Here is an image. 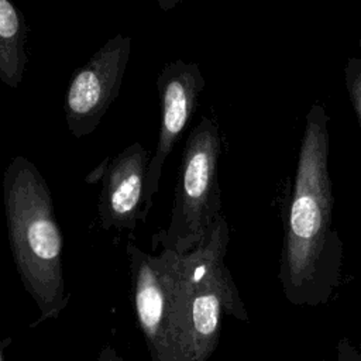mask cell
Listing matches in <instances>:
<instances>
[{"label": "cell", "instance_id": "1", "mask_svg": "<svg viewBox=\"0 0 361 361\" xmlns=\"http://www.w3.org/2000/svg\"><path fill=\"white\" fill-rule=\"evenodd\" d=\"M331 186L329 114L314 103L306 114L278 272L293 306L329 305L341 285L343 243L333 228Z\"/></svg>", "mask_w": 361, "mask_h": 361}, {"label": "cell", "instance_id": "2", "mask_svg": "<svg viewBox=\"0 0 361 361\" xmlns=\"http://www.w3.org/2000/svg\"><path fill=\"white\" fill-rule=\"evenodd\" d=\"M228 241L230 228L220 214L192 251L162 250L172 289L175 361H207L219 344L223 316L250 320L226 265Z\"/></svg>", "mask_w": 361, "mask_h": 361}, {"label": "cell", "instance_id": "3", "mask_svg": "<svg viewBox=\"0 0 361 361\" xmlns=\"http://www.w3.org/2000/svg\"><path fill=\"white\" fill-rule=\"evenodd\" d=\"M3 200L13 261L39 312L34 327L56 319L69 302L62 271L63 237L51 190L27 158H13L4 171Z\"/></svg>", "mask_w": 361, "mask_h": 361}, {"label": "cell", "instance_id": "4", "mask_svg": "<svg viewBox=\"0 0 361 361\" xmlns=\"http://www.w3.org/2000/svg\"><path fill=\"white\" fill-rule=\"evenodd\" d=\"M220 154L219 127L212 118L202 117L190 131L182 152L169 226L154 235L155 244H161L162 250L192 251L221 214Z\"/></svg>", "mask_w": 361, "mask_h": 361}, {"label": "cell", "instance_id": "5", "mask_svg": "<svg viewBox=\"0 0 361 361\" xmlns=\"http://www.w3.org/2000/svg\"><path fill=\"white\" fill-rule=\"evenodd\" d=\"M130 54L131 37L117 34L72 73L65 90L63 113L73 137L94 131L117 99Z\"/></svg>", "mask_w": 361, "mask_h": 361}, {"label": "cell", "instance_id": "6", "mask_svg": "<svg viewBox=\"0 0 361 361\" xmlns=\"http://www.w3.org/2000/svg\"><path fill=\"white\" fill-rule=\"evenodd\" d=\"M135 317L145 337L151 361H175L172 344V289L162 252L149 255L127 244Z\"/></svg>", "mask_w": 361, "mask_h": 361}, {"label": "cell", "instance_id": "7", "mask_svg": "<svg viewBox=\"0 0 361 361\" xmlns=\"http://www.w3.org/2000/svg\"><path fill=\"white\" fill-rule=\"evenodd\" d=\"M204 87V78L196 62L182 59L166 63L158 75L157 89L161 106V124L157 147L149 159L144 186V214L152 207L166 157L190 121L197 99Z\"/></svg>", "mask_w": 361, "mask_h": 361}, {"label": "cell", "instance_id": "8", "mask_svg": "<svg viewBox=\"0 0 361 361\" xmlns=\"http://www.w3.org/2000/svg\"><path fill=\"white\" fill-rule=\"evenodd\" d=\"M149 151L138 141L111 158L102 173L97 214L102 228L133 231L145 221L144 186Z\"/></svg>", "mask_w": 361, "mask_h": 361}, {"label": "cell", "instance_id": "9", "mask_svg": "<svg viewBox=\"0 0 361 361\" xmlns=\"http://www.w3.org/2000/svg\"><path fill=\"white\" fill-rule=\"evenodd\" d=\"M28 27L13 0H0V80L17 89L27 63Z\"/></svg>", "mask_w": 361, "mask_h": 361}, {"label": "cell", "instance_id": "10", "mask_svg": "<svg viewBox=\"0 0 361 361\" xmlns=\"http://www.w3.org/2000/svg\"><path fill=\"white\" fill-rule=\"evenodd\" d=\"M344 82L357 121L361 127V58L351 56L347 59L344 66Z\"/></svg>", "mask_w": 361, "mask_h": 361}, {"label": "cell", "instance_id": "11", "mask_svg": "<svg viewBox=\"0 0 361 361\" xmlns=\"http://www.w3.org/2000/svg\"><path fill=\"white\" fill-rule=\"evenodd\" d=\"M336 361H361V341L355 343L348 337H343L337 344Z\"/></svg>", "mask_w": 361, "mask_h": 361}, {"label": "cell", "instance_id": "12", "mask_svg": "<svg viewBox=\"0 0 361 361\" xmlns=\"http://www.w3.org/2000/svg\"><path fill=\"white\" fill-rule=\"evenodd\" d=\"M96 361H123V358L118 355V353L114 350L113 345L106 344V345L100 350V353H99Z\"/></svg>", "mask_w": 361, "mask_h": 361}, {"label": "cell", "instance_id": "13", "mask_svg": "<svg viewBox=\"0 0 361 361\" xmlns=\"http://www.w3.org/2000/svg\"><path fill=\"white\" fill-rule=\"evenodd\" d=\"M157 1H158V6H159L161 10L168 11V10L173 8V7H176V6H178L179 3H182L183 0H157Z\"/></svg>", "mask_w": 361, "mask_h": 361}, {"label": "cell", "instance_id": "14", "mask_svg": "<svg viewBox=\"0 0 361 361\" xmlns=\"http://www.w3.org/2000/svg\"><path fill=\"white\" fill-rule=\"evenodd\" d=\"M10 343H11V337H6L0 340V361H4V351L10 345Z\"/></svg>", "mask_w": 361, "mask_h": 361}]
</instances>
